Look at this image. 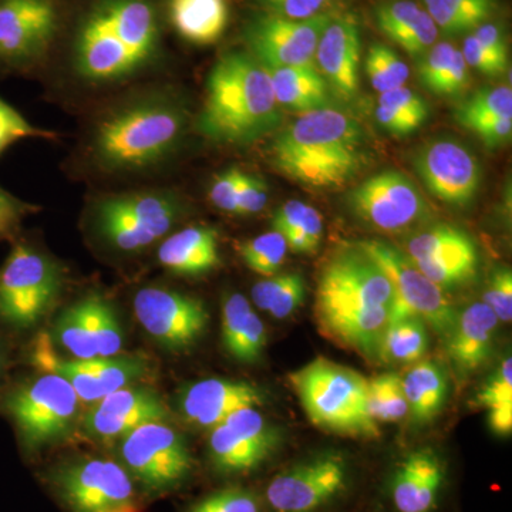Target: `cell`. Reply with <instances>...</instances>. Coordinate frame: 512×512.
<instances>
[{
  "mask_svg": "<svg viewBox=\"0 0 512 512\" xmlns=\"http://www.w3.org/2000/svg\"><path fill=\"white\" fill-rule=\"evenodd\" d=\"M429 114L426 100L406 86L382 93L377 100V123L393 136H409L419 130Z\"/></svg>",
  "mask_w": 512,
  "mask_h": 512,
  "instance_id": "35",
  "label": "cell"
},
{
  "mask_svg": "<svg viewBox=\"0 0 512 512\" xmlns=\"http://www.w3.org/2000/svg\"><path fill=\"white\" fill-rule=\"evenodd\" d=\"M346 202L360 221L390 234L413 227L431 214L416 184L396 170L367 178L349 191Z\"/></svg>",
  "mask_w": 512,
  "mask_h": 512,
  "instance_id": "16",
  "label": "cell"
},
{
  "mask_svg": "<svg viewBox=\"0 0 512 512\" xmlns=\"http://www.w3.org/2000/svg\"><path fill=\"white\" fill-rule=\"evenodd\" d=\"M454 116L464 128L484 120L512 117L511 87H484L477 90L458 104Z\"/></svg>",
  "mask_w": 512,
  "mask_h": 512,
  "instance_id": "40",
  "label": "cell"
},
{
  "mask_svg": "<svg viewBox=\"0 0 512 512\" xmlns=\"http://www.w3.org/2000/svg\"><path fill=\"white\" fill-rule=\"evenodd\" d=\"M478 40L500 62L508 64V45L504 30L494 23H483L473 33Z\"/></svg>",
  "mask_w": 512,
  "mask_h": 512,
  "instance_id": "57",
  "label": "cell"
},
{
  "mask_svg": "<svg viewBox=\"0 0 512 512\" xmlns=\"http://www.w3.org/2000/svg\"><path fill=\"white\" fill-rule=\"evenodd\" d=\"M467 130L476 134L487 147L505 146L510 143L512 136V117L480 121V123L468 127Z\"/></svg>",
  "mask_w": 512,
  "mask_h": 512,
  "instance_id": "56",
  "label": "cell"
},
{
  "mask_svg": "<svg viewBox=\"0 0 512 512\" xmlns=\"http://www.w3.org/2000/svg\"><path fill=\"white\" fill-rule=\"evenodd\" d=\"M426 12L446 35L476 30L494 15L495 0H424Z\"/></svg>",
  "mask_w": 512,
  "mask_h": 512,
  "instance_id": "37",
  "label": "cell"
},
{
  "mask_svg": "<svg viewBox=\"0 0 512 512\" xmlns=\"http://www.w3.org/2000/svg\"><path fill=\"white\" fill-rule=\"evenodd\" d=\"M282 111L265 67L251 53L229 52L208 74L197 128L214 143L245 146L278 130Z\"/></svg>",
  "mask_w": 512,
  "mask_h": 512,
  "instance_id": "4",
  "label": "cell"
},
{
  "mask_svg": "<svg viewBox=\"0 0 512 512\" xmlns=\"http://www.w3.org/2000/svg\"><path fill=\"white\" fill-rule=\"evenodd\" d=\"M30 211H33L30 205L0 188V241L13 237Z\"/></svg>",
  "mask_w": 512,
  "mask_h": 512,
  "instance_id": "54",
  "label": "cell"
},
{
  "mask_svg": "<svg viewBox=\"0 0 512 512\" xmlns=\"http://www.w3.org/2000/svg\"><path fill=\"white\" fill-rule=\"evenodd\" d=\"M367 160L362 126L333 107L303 113L279 131L271 146L276 171L315 190L345 187Z\"/></svg>",
  "mask_w": 512,
  "mask_h": 512,
  "instance_id": "2",
  "label": "cell"
},
{
  "mask_svg": "<svg viewBox=\"0 0 512 512\" xmlns=\"http://www.w3.org/2000/svg\"><path fill=\"white\" fill-rule=\"evenodd\" d=\"M119 463L141 494L161 497L187 484L195 460L183 434L167 421L143 424L117 441Z\"/></svg>",
  "mask_w": 512,
  "mask_h": 512,
  "instance_id": "11",
  "label": "cell"
},
{
  "mask_svg": "<svg viewBox=\"0 0 512 512\" xmlns=\"http://www.w3.org/2000/svg\"><path fill=\"white\" fill-rule=\"evenodd\" d=\"M80 403L64 377L39 372L15 383L10 380L0 400V412L12 421L19 446L30 457L72 433Z\"/></svg>",
  "mask_w": 512,
  "mask_h": 512,
  "instance_id": "7",
  "label": "cell"
},
{
  "mask_svg": "<svg viewBox=\"0 0 512 512\" xmlns=\"http://www.w3.org/2000/svg\"><path fill=\"white\" fill-rule=\"evenodd\" d=\"M470 86V67L461 50L456 49L446 72L441 77L436 89V96H458Z\"/></svg>",
  "mask_w": 512,
  "mask_h": 512,
  "instance_id": "52",
  "label": "cell"
},
{
  "mask_svg": "<svg viewBox=\"0 0 512 512\" xmlns=\"http://www.w3.org/2000/svg\"><path fill=\"white\" fill-rule=\"evenodd\" d=\"M57 23L55 0H0V60L35 62L52 43Z\"/></svg>",
  "mask_w": 512,
  "mask_h": 512,
  "instance_id": "21",
  "label": "cell"
},
{
  "mask_svg": "<svg viewBox=\"0 0 512 512\" xmlns=\"http://www.w3.org/2000/svg\"><path fill=\"white\" fill-rule=\"evenodd\" d=\"M323 237V221L322 217L315 208H311L305 224L299 231L286 235L285 241L288 248L298 254H313L318 251L320 242Z\"/></svg>",
  "mask_w": 512,
  "mask_h": 512,
  "instance_id": "50",
  "label": "cell"
},
{
  "mask_svg": "<svg viewBox=\"0 0 512 512\" xmlns=\"http://www.w3.org/2000/svg\"><path fill=\"white\" fill-rule=\"evenodd\" d=\"M29 365L37 372L55 373L64 377L79 396L80 402L96 404L109 394L133 386L146 377L150 362L140 355L64 359L56 352L52 340L40 333L26 352Z\"/></svg>",
  "mask_w": 512,
  "mask_h": 512,
  "instance_id": "13",
  "label": "cell"
},
{
  "mask_svg": "<svg viewBox=\"0 0 512 512\" xmlns=\"http://www.w3.org/2000/svg\"><path fill=\"white\" fill-rule=\"evenodd\" d=\"M414 170L437 200L456 208H466L480 190V161L456 140L440 138L424 144L413 158Z\"/></svg>",
  "mask_w": 512,
  "mask_h": 512,
  "instance_id": "19",
  "label": "cell"
},
{
  "mask_svg": "<svg viewBox=\"0 0 512 512\" xmlns=\"http://www.w3.org/2000/svg\"><path fill=\"white\" fill-rule=\"evenodd\" d=\"M12 365L13 352L10 339L0 333V400H2L3 393H5L6 387L9 386L10 380H12V377H10Z\"/></svg>",
  "mask_w": 512,
  "mask_h": 512,
  "instance_id": "58",
  "label": "cell"
},
{
  "mask_svg": "<svg viewBox=\"0 0 512 512\" xmlns=\"http://www.w3.org/2000/svg\"><path fill=\"white\" fill-rule=\"evenodd\" d=\"M397 301L389 276L359 245L336 249L323 262L315 320L326 339L380 363L382 340Z\"/></svg>",
  "mask_w": 512,
  "mask_h": 512,
  "instance_id": "1",
  "label": "cell"
},
{
  "mask_svg": "<svg viewBox=\"0 0 512 512\" xmlns=\"http://www.w3.org/2000/svg\"><path fill=\"white\" fill-rule=\"evenodd\" d=\"M414 426H427L443 412L448 397L446 370L434 360L421 359L402 377Z\"/></svg>",
  "mask_w": 512,
  "mask_h": 512,
  "instance_id": "30",
  "label": "cell"
},
{
  "mask_svg": "<svg viewBox=\"0 0 512 512\" xmlns=\"http://www.w3.org/2000/svg\"><path fill=\"white\" fill-rule=\"evenodd\" d=\"M268 185L255 175L242 173L238 190L237 215L258 214L268 202Z\"/></svg>",
  "mask_w": 512,
  "mask_h": 512,
  "instance_id": "49",
  "label": "cell"
},
{
  "mask_svg": "<svg viewBox=\"0 0 512 512\" xmlns=\"http://www.w3.org/2000/svg\"><path fill=\"white\" fill-rule=\"evenodd\" d=\"M485 305L494 312L501 322L512 318V274L507 266H500L491 272L485 291Z\"/></svg>",
  "mask_w": 512,
  "mask_h": 512,
  "instance_id": "46",
  "label": "cell"
},
{
  "mask_svg": "<svg viewBox=\"0 0 512 512\" xmlns=\"http://www.w3.org/2000/svg\"><path fill=\"white\" fill-rule=\"evenodd\" d=\"M183 215V201L173 192L138 191L97 202L93 228L107 247L137 254L167 237Z\"/></svg>",
  "mask_w": 512,
  "mask_h": 512,
  "instance_id": "9",
  "label": "cell"
},
{
  "mask_svg": "<svg viewBox=\"0 0 512 512\" xmlns=\"http://www.w3.org/2000/svg\"><path fill=\"white\" fill-rule=\"evenodd\" d=\"M158 262L180 276H201L220 265L218 234L205 225H191L165 238L158 247Z\"/></svg>",
  "mask_w": 512,
  "mask_h": 512,
  "instance_id": "27",
  "label": "cell"
},
{
  "mask_svg": "<svg viewBox=\"0 0 512 512\" xmlns=\"http://www.w3.org/2000/svg\"><path fill=\"white\" fill-rule=\"evenodd\" d=\"M89 298L99 357L121 355L124 348V332L116 309L104 296L97 293H92Z\"/></svg>",
  "mask_w": 512,
  "mask_h": 512,
  "instance_id": "43",
  "label": "cell"
},
{
  "mask_svg": "<svg viewBox=\"0 0 512 512\" xmlns=\"http://www.w3.org/2000/svg\"><path fill=\"white\" fill-rule=\"evenodd\" d=\"M251 296L261 311L278 320L286 319L305 302L306 282L298 272L275 274L256 282Z\"/></svg>",
  "mask_w": 512,
  "mask_h": 512,
  "instance_id": "36",
  "label": "cell"
},
{
  "mask_svg": "<svg viewBox=\"0 0 512 512\" xmlns=\"http://www.w3.org/2000/svg\"><path fill=\"white\" fill-rule=\"evenodd\" d=\"M360 29L350 15L333 16L320 37L315 63L330 92L340 101L355 100L359 93Z\"/></svg>",
  "mask_w": 512,
  "mask_h": 512,
  "instance_id": "25",
  "label": "cell"
},
{
  "mask_svg": "<svg viewBox=\"0 0 512 512\" xmlns=\"http://www.w3.org/2000/svg\"><path fill=\"white\" fill-rule=\"evenodd\" d=\"M52 133L33 126L18 110L0 99V154L25 138H50Z\"/></svg>",
  "mask_w": 512,
  "mask_h": 512,
  "instance_id": "45",
  "label": "cell"
},
{
  "mask_svg": "<svg viewBox=\"0 0 512 512\" xmlns=\"http://www.w3.org/2000/svg\"><path fill=\"white\" fill-rule=\"evenodd\" d=\"M461 53L468 67H473L485 76L495 77L507 72L508 64L500 62L497 57L491 55L474 35L467 36L464 40V49Z\"/></svg>",
  "mask_w": 512,
  "mask_h": 512,
  "instance_id": "53",
  "label": "cell"
},
{
  "mask_svg": "<svg viewBox=\"0 0 512 512\" xmlns=\"http://www.w3.org/2000/svg\"><path fill=\"white\" fill-rule=\"evenodd\" d=\"M447 481L439 451L416 448L394 464L387 480V498L394 512H436Z\"/></svg>",
  "mask_w": 512,
  "mask_h": 512,
  "instance_id": "23",
  "label": "cell"
},
{
  "mask_svg": "<svg viewBox=\"0 0 512 512\" xmlns=\"http://www.w3.org/2000/svg\"><path fill=\"white\" fill-rule=\"evenodd\" d=\"M288 244L279 232L271 231L238 245L242 261L256 274L272 276L284 265Z\"/></svg>",
  "mask_w": 512,
  "mask_h": 512,
  "instance_id": "41",
  "label": "cell"
},
{
  "mask_svg": "<svg viewBox=\"0 0 512 512\" xmlns=\"http://www.w3.org/2000/svg\"><path fill=\"white\" fill-rule=\"evenodd\" d=\"M266 396L256 384L229 379H204L187 384L177 397L183 419L198 429H214L242 407H259Z\"/></svg>",
  "mask_w": 512,
  "mask_h": 512,
  "instance_id": "24",
  "label": "cell"
},
{
  "mask_svg": "<svg viewBox=\"0 0 512 512\" xmlns=\"http://www.w3.org/2000/svg\"><path fill=\"white\" fill-rule=\"evenodd\" d=\"M133 309L147 335L173 353L194 348L210 323V313L201 299L156 286L140 289Z\"/></svg>",
  "mask_w": 512,
  "mask_h": 512,
  "instance_id": "15",
  "label": "cell"
},
{
  "mask_svg": "<svg viewBox=\"0 0 512 512\" xmlns=\"http://www.w3.org/2000/svg\"><path fill=\"white\" fill-rule=\"evenodd\" d=\"M311 208L308 204L299 200L286 202L279 210L275 211L274 217H272L274 231L279 232L282 237L299 231L305 224Z\"/></svg>",
  "mask_w": 512,
  "mask_h": 512,
  "instance_id": "55",
  "label": "cell"
},
{
  "mask_svg": "<svg viewBox=\"0 0 512 512\" xmlns=\"http://www.w3.org/2000/svg\"><path fill=\"white\" fill-rule=\"evenodd\" d=\"M269 10V13L288 19H309L325 12L329 0H256Z\"/></svg>",
  "mask_w": 512,
  "mask_h": 512,
  "instance_id": "51",
  "label": "cell"
},
{
  "mask_svg": "<svg viewBox=\"0 0 512 512\" xmlns=\"http://www.w3.org/2000/svg\"><path fill=\"white\" fill-rule=\"evenodd\" d=\"M335 13L322 12L309 19L259 16L245 30L251 55L265 67H312L320 37Z\"/></svg>",
  "mask_w": 512,
  "mask_h": 512,
  "instance_id": "18",
  "label": "cell"
},
{
  "mask_svg": "<svg viewBox=\"0 0 512 512\" xmlns=\"http://www.w3.org/2000/svg\"><path fill=\"white\" fill-rule=\"evenodd\" d=\"M281 444V431L258 407H242L211 429L208 457L220 476H248L268 463Z\"/></svg>",
  "mask_w": 512,
  "mask_h": 512,
  "instance_id": "14",
  "label": "cell"
},
{
  "mask_svg": "<svg viewBox=\"0 0 512 512\" xmlns=\"http://www.w3.org/2000/svg\"><path fill=\"white\" fill-rule=\"evenodd\" d=\"M170 15L175 30L187 42L212 45L227 29V0H171Z\"/></svg>",
  "mask_w": 512,
  "mask_h": 512,
  "instance_id": "33",
  "label": "cell"
},
{
  "mask_svg": "<svg viewBox=\"0 0 512 512\" xmlns=\"http://www.w3.org/2000/svg\"><path fill=\"white\" fill-rule=\"evenodd\" d=\"M264 503L251 488L228 485L195 501L185 512H262Z\"/></svg>",
  "mask_w": 512,
  "mask_h": 512,
  "instance_id": "44",
  "label": "cell"
},
{
  "mask_svg": "<svg viewBox=\"0 0 512 512\" xmlns=\"http://www.w3.org/2000/svg\"><path fill=\"white\" fill-rule=\"evenodd\" d=\"M487 410L488 426L497 436H510L512 431V360L505 357L493 375L488 376L477 396Z\"/></svg>",
  "mask_w": 512,
  "mask_h": 512,
  "instance_id": "38",
  "label": "cell"
},
{
  "mask_svg": "<svg viewBox=\"0 0 512 512\" xmlns=\"http://www.w3.org/2000/svg\"><path fill=\"white\" fill-rule=\"evenodd\" d=\"M187 126L188 111L174 94H143L101 117L92 138L94 163L107 173L156 167L177 151Z\"/></svg>",
  "mask_w": 512,
  "mask_h": 512,
  "instance_id": "5",
  "label": "cell"
},
{
  "mask_svg": "<svg viewBox=\"0 0 512 512\" xmlns=\"http://www.w3.org/2000/svg\"><path fill=\"white\" fill-rule=\"evenodd\" d=\"M456 52V47L451 43H436L429 52L420 57L419 77L420 82L431 93H436L437 86L444 72H446L451 57Z\"/></svg>",
  "mask_w": 512,
  "mask_h": 512,
  "instance_id": "47",
  "label": "cell"
},
{
  "mask_svg": "<svg viewBox=\"0 0 512 512\" xmlns=\"http://www.w3.org/2000/svg\"><path fill=\"white\" fill-rule=\"evenodd\" d=\"M365 70L373 89L380 94L403 87L410 76L407 64L382 43H375L367 50Z\"/></svg>",
  "mask_w": 512,
  "mask_h": 512,
  "instance_id": "42",
  "label": "cell"
},
{
  "mask_svg": "<svg viewBox=\"0 0 512 512\" xmlns=\"http://www.w3.org/2000/svg\"><path fill=\"white\" fill-rule=\"evenodd\" d=\"M429 326L419 315L396 301L384 330L380 362L414 365L429 350Z\"/></svg>",
  "mask_w": 512,
  "mask_h": 512,
  "instance_id": "32",
  "label": "cell"
},
{
  "mask_svg": "<svg viewBox=\"0 0 512 512\" xmlns=\"http://www.w3.org/2000/svg\"><path fill=\"white\" fill-rule=\"evenodd\" d=\"M352 467L339 451L302 458L279 471L266 485L269 512H319L348 493Z\"/></svg>",
  "mask_w": 512,
  "mask_h": 512,
  "instance_id": "12",
  "label": "cell"
},
{
  "mask_svg": "<svg viewBox=\"0 0 512 512\" xmlns=\"http://www.w3.org/2000/svg\"><path fill=\"white\" fill-rule=\"evenodd\" d=\"M221 339L225 352L239 363L254 365L264 355L268 342L264 322L242 293L225 296Z\"/></svg>",
  "mask_w": 512,
  "mask_h": 512,
  "instance_id": "28",
  "label": "cell"
},
{
  "mask_svg": "<svg viewBox=\"0 0 512 512\" xmlns=\"http://www.w3.org/2000/svg\"><path fill=\"white\" fill-rule=\"evenodd\" d=\"M53 345L62 348L72 359L87 360L99 357L94 338L90 298L80 299L60 313L49 335Z\"/></svg>",
  "mask_w": 512,
  "mask_h": 512,
  "instance_id": "34",
  "label": "cell"
},
{
  "mask_svg": "<svg viewBox=\"0 0 512 512\" xmlns=\"http://www.w3.org/2000/svg\"><path fill=\"white\" fill-rule=\"evenodd\" d=\"M406 255L441 289L457 288L476 278V242L463 229L441 224L410 238Z\"/></svg>",
  "mask_w": 512,
  "mask_h": 512,
  "instance_id": "20",
  "label": "cell"
},
{
  "mask_svg": "<svg viewBox=\"0 0 512 512\" xmlns=\"http://www.w3.org/2000/svg\"><path fill=\"white\" fill-rule=\"evenodd\" d=\"M62 266L28 242H16L0 266V333L10 339L36 329L59 301Z\"/></svg>",
  "mask_w": 512,
  "mask_h": 512,
  "instance_id": "8",
  "label": "cell"
},
{
  "mask_svg": "<svg viewBox=\"0 0 512 512\" xmlns=\"http://www.w3.org/2000/svg\"><path fill=\"white\" fill-rule=\"evenodd\" d=\"M170 417V410L160 394L133 384L93 404L84 414L83 427L93 440L117 443L143 424L168 421Z\"/></svg>",
  "mask_w": 512,
  "mask_h": 512,
  "instance_id": "22",
  "label": "cell"
},
{
  "mask_svg": "<svg viewBox=\"0 0 512 512\" xmlns=\"http://www.w3.org/2000/svg\"><path fill=\"white\" fill-rule=\"evenodd\" d=\"M306 417L319 430L350 439L373 440L379 424L369 412L367 379L325 357H316L288 375Z\"/></svg>",
  "mask_w": 512,
  "mask_h": 512,
  "instance_id": "6",
  "label": "cell"
},
{
  "mask_svg": "<svg viewBox=\"0 0 512 512\" xmlns=\"http://www.w3.org/2000/svg\"><path fill=\"white\" fill-rule=\"evenodd\" d=\"M241 175L242 171L238 168H229L215 177L210 188V200L218 210L237 215Z\"/></svg>",
  "mask_w": 512,
  "mask_h": 512,
  "instance_id": "48",
  "label": "cell"
},
{
  "mask_svg": "<svg viewBox=\"0 0 512 512\" xmlns=\"http://www.w3.org/2000/svg\"><path fill=\"white\" fill-rule=\"evenodd\" d=\"M498 323L500 320L484 302L470 303L463 312H457L456 322L444 343L458 376L473 375L488 362Z\"/></svg>",
  "mask_w": 512,
  "mask_h": 512,
  "instance_id": "26",
  "label": "cell"
},
{
  "mask_svg": "<svg viewBox=\"0 0 512 512\" xmlns=\"http://www.w3.org/2000/svg\"><path fill=\"white\" fill-rule=\"evenodd\" d=\"M158 45L160 26L150 0H100L77 33L74 69L87 83L123 82L153 62Z\"/></svg>",
  "mask_w": 512,
  "mask_h": 512,
  "instance_id": "3",
  "label": "cell"
},
{
  "mask_svg": "<svg viewBox=\"0 0 512 512\" xmlns=\"http://www.w3.org/2000/svg\"><path fill=\"white\" fill-rule=\"evenodd\" d=\"M265 67V66H264ZM275 99L282 110L328 109L335 99L318 69L312 67H265Z\"/></svg>",
  "mask_w": 512,
  "mask_h": 512,
  "instance_id": "31",
  "label": "cell"
},
{
  "mask_svg": "<svg viewBox=\"0 0 512 512\" xmlns=\"http://www.w3.org/2000/svg\"><path fill=\"white\" fill-rule=\"evenodd\" d=\"M43 478L66 512H144L143 494L119 461L74 457Z\"/></svg>",
  "mask_w": 512,
  "mask_h": 512,
  "instance_id": "10",
  "label": "cell"
},
{
  "mask_svg": "<svg viewBox=\"0 0 512 512\" xmlns=\"http://www.w3.org/2000/svg\"><path fill=\"white\" fill-rule=\"evenodd\" d=\"M376 22L384 35L412 57L429 52L439 37V29L429 13L410 0L380 5Z\"/></svg>",
  "mask_w": 512,
  "mask_h": 512,
  "instance_id": "29",
  "label": "cell"
},
{
  "mask_svg": "<svg viewBox=\"0 0 512 512\" xmlns=\"http://www.w3.org/2000/svg\"><path fill=\"white\" fill-rule=\"evenodd\" d=\"M367 399L373 420L379 423H397L409 416L402 376L387 372L367 379Z\"/></svg>",
  "mask_w": 512,
  "mask_h": 512,
  "instance_id": "39",
  "label": "cell"
},
{
  "mask_svg": "<svg viewBox=\"0 0 512 512\" xmlns=\"http://www.w3.org/2000/svg\"><path fill=\"white\" fill-rule=\"evenodd\" d=\"M389 276L397 301L419 315L429 328L446 340L456 322L457 311L443 289L431 282L400 249L382 241L359 242Z\"/></svg>",
  "mask_w": 512,
  "mask_h": 512,
  "instance_id": "17",
  "label": "cell"
}]
</instances>
